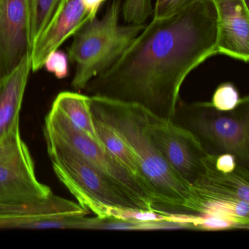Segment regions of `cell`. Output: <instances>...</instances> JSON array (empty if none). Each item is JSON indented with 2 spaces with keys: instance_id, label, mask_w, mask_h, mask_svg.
Here are the masks:
<instances>
[{
  "instance_id": "6da1fadb",
  "label": "cell",
  "mask_w": 249,
  "mask_h": 249,
  "mask_svg": "<svg viewBox=\"0 0 249 249\" xmlns=\"http://www.w3.org/2000/svg\"><path fill=\"white\" fill-rule=\"evenodd\" d=\"M218 55L215 13L198 0L166 18H153L108 69L89 82V96L138 105L172 119L188 75Z\"/></svg>"
},
{
  "instance_id": "7a4b0ae2",
  "label": "cell",
  "mask_w": 249,
  "mask_h": 249,
  "mask_svg": "<svg viewBox=\"0 0 249 249\" xmlns=\"http://www.w3.org/2000/svg\"><path fill=\"white\" fill-rule=\"evenodd\" d=\"M94 117L111 126L136 157L159 212L202 215L203 206L186 182L164 160L147 132L148 112L138 105L89 96Z\"/></svg>"
},
{
  "instance_id": "3957f363",
  "label": "cell",
  "mask_w": 249,
  "mask_h": 249,
  "mask_svg": "<svg viewBox=\"0 0 249 249\" xmlns=\"http://www.w3.org/2000/svg\"><path fill=\"white\" fill-rule=\"evenodd\" d=\"M122 5V0H112L101 18L89 20L73 35L68 58L75 65L74 89H85L91 79L110 68L145 27L120 24Z\"/></svg>"
},
{
  "instance_id": "277c9868",
  "label": "cell",
  "mask_w": 249,
  "mask_h": 249,
  "mask_svg": "<svg viewBox=\"0 0 249 249\" xmlns=\"http://www.w3.org/2000/svg\"><path fill=\"white\" fill-rule=\"evenodd\" d=\"M175 123L190 130L207 154H232L237 164L249 167V97L231 111H220L211 102L187 103L181 98L176 106Z\"/></svg>"
},
{
  "instance_id": "5b68a950",
  "label": "cell",
  "mask_w": 249,
  "mask_h": 249,
  "mask_svg": "<svg viewBox=\"0 0 249 249\" xmlns=\"http://www.w3.org/2000/svg\"><path fill=\"white\" fill-rule=\"evenodd\" d=\"M55 174L78 203L97 216L109 208L149 211L113 179L69 148L46 143Z\"/></svg>"
},
{
  "instance_id": "8992f818",
  "label": "cell",
  "mask_w": 249,
  "mask_h": 249,
  "mask_svg": "<svg viewBox=\"0 0 249 249\" xmlns=\"http://www.w3.org/2000/svg\"><path fill=\"white\" fill-rule=\"evenodd\" d=\"M53 195L51 188L37 179L34 161L20 132L0 141V204L31 205Z\"/></svg>"
},
{
  "instance_id": "52a82bcc",
  "label": "cell",
  "mask_w": 249,
  "mask_h": 249,
  "mask_svg": "<svg viewBox=\"0 0 249 249\" xmlns=\"http://www.w3.org/2000/svg\"><path fill=\"white\" fill-rule=\"evenodd\" d=\"M148 136L169 165L191 185L205 171L208 154L189 129L148 112Z\"/></svg>"
},
{
  "instance_id": "ba28073f",
  "label": "cell",
  "mask_w": 249,
  "mask_h": 249,
  "mask_svg": "<svg viewBox=\"0 0 249 249\" xmlns=\"http://www.w3.org/2000/svg\"><path fill=\"white\" fill-rule=\"evenodd\" d=\"M32 48L30 0H0V82Z\"/></svg>"
},
{
  "instance_id": "9c48e42d",
  "label": "cell",
  "mask_w": 249,
  "mask_h": 249,
  "mask_svg": "<svg viewBox=\"0 0 249 249\" xmlns=\"http://www.w3.org/2000/svg\"><path fill=\"white\" fill-rule=\"evenodd\" d=\"M216 22L218 55L248 63L249 11L247 0H209Z\"/></svg>"
},
{
  "instance_id": "30bf717a",
  "label": "cell",
  "mask_w": 249,
  "mask_h": 249,
  "mask_svg": "<svg viewBox=\"0 0 249 249\" xmlns=\"http://www.w3.org/2000/svg\"><path fill=\"white\" fill-rule=\"evenodd\" d=\"M89 20L81 0H62L56 14L32 48V71L43 68L52 52L58 50L71 36Z\"/></svg>"
},
{
  "instance_id": "8fae6325",
  "label": "cell",
  "mask_w": 249,
  "mask_h": 249,
  "mask_svg": "<svg viewBox=\"0 0 249 249\" xmlns=\"http://www.w3.org/2000/svg\"><path fill=\"white\" fill-rule=\"evenodd\" d=\"M215 157L208 154L205 171L191 185L202 206L215 201L249 202V168L237 164L231 173H221L214 165Z\"/></svg>"
},
{
  "instance_id": "7c38bea8",
  "label": "cell",
  "mask_w": 249,
  "mask_h": 249,
  "mask_svg": "<svg viewBox=\"0 0 249 249\" xmlns=\"http://www.w3.org/2000/svg\"><path fill=\"white\" fill-rule=\"evenodd\" d=\"M31 71L29 54L0 82V141L20 132V111Z\"/></svg>"
},
{
  "instance_id": "4fadbf2b",
  "label": "cell",
  "mask_w": 249,
  "mask_h": 249,
  "mask_svg": "<svg viewBox=\"0 0 249 249\" xmlns=\"http://www.w3.org/2000/svg\"><path fill=\"white\" fill-rule=\"evenodd\" d=\"M52 106L60 110L77 127L100 142L96 133L90 109L89 96L63 91L58 94Z\"/></svg>"
},
{
  "instance_id": "5bb4252c",
  "label": "cell",
  "mask_w": 249,
  "mask_h": 249,
  "mask_svg": "<svg viewBox=\"0 0 249 249\" xmlns=\"http://www.w3.org/2000/svg\"><path fill=\"white\" fill-rule=\"evenodd\" d=\"M92 117L96 133L102 145L120 161L129 171L148 185L142 177L139 163L131 148L111 126L94 116Z\"/></svg>"
},
{
  "instance_id": "9a60e30c",
  "label": "cell",
  "mask_w": 249,
  "mask_h": 249,
  "mask_svg": "<svg viewBox=\"0 0 249 249\" xmlns=\"http://www.w3.org/2000/svg\"><path fill=\"white\" fill-rule=\"evenodd\" d=\"M62 0H30L32 43L41 34L56 14Z\"/></svg>"
},
{
  "instance_id": "2e32d148",
  "label": "cell",
  "mask_w": 249,
  "mask_h": 249,
  "mask_svg": "<svg viewBox=\"0 0 249 249\" xmlns=\"http://www.w3.org/2000/svg\"><path fill=\"white\" fill-rule=\"evenodd\" d=\"M154 0H124L122 15L125 24H143L153 14Z\"/></svg>"
},
{
  "instance_id": "e0dca14e",
  "label": "cell",
  "mask_w": 249,
  "mask_h": 249,
  "mask_svg": "<svg viewBox=\"0 0 249 249\" xmlns=\"http://www.w3.org/2000/svg\"><path fill=\"white\" fill-rule=\"evenodd\" d=\"M238 90L231 82L220 84L214 91L211 104L220 111H231L243 101Z\"/></svg>"
},
{
  "instance_id": "ac0fdd59",
  "label": "cell",
  "mask_w": 249,
  "mask_h": 249,
  "mask_svg": "<svg viewBox=\"0 0 249 249\" xmlns=\"http://www.w3.org/2000/svg\"><path fill=\"white\" fill-rule=\"evenodd\" d=\"M196 226L198 230L208 231L231 229H249L231 218L214 215H198Z\"/></svg>"
},
{
  "instance_id": "d6986e66",
  "label": "cell",
  "mask_w": 249,
  "mask_h": 249,
  "mask_svg": "<svg viewBox=\"0 0 249 249\" xmlns=\"http://www.w3.org/2000/svg\"><path fill=\"white\" fill-rule=\"evenodd\" d=\"M153 18L171 17L186 9L198 0H154Z\"/></svg>"
},
{
  "instance_id": "ffe728a7",
  "label": "cell",
  "mask_w": 249,
  "mask_h": 249,
  "mask_svg": "<svg viewBox=\"0 0 249 249\" xmlns=\"http://www.w3.org/2000/svg\"><path fill=\"white\" fill-rule=\"evenodd\" d=\"M68 56L64 52L56 50L52 52L46 58L43 67L46 71L53 74L58 79L66 78L69 74Z\"/></svg>"
},
{
  "instance_id": "44dd1931",
  "label": "cell",
  "mask_w": 249,
  "mask_h": 249,
  "mask_svg": "<svg viewBox=\"0 0 249 249\" xmlns=\"http://www.w3.org/2000/svg\"><path fill=\"white\" fill-rule=\"evenodd\" d=\"M235 157L230 154H222L215 157L214 165L221 173H230L234 171L237 166Z\"/></svg>"
},
{
  "instance_id": "7402d4cb",
  "label": "cell",
  "mask_w": 249,
  "mask_h": 249,
  "mask_svg": "<svg viewBox=\"0 0 249 249\" xmlns=\"http://www.w3.org/2000/svg\"><path fill=\"white\" fill-rule=\"evenodd\" d=\"M86 11L88 14L89 20L97 17V13L104 0H81Z\"/></svg>"
},
{
  "instance_id": "603a6c76",
  "label": "cell",
  "mask_w": 249,
  "mask_h": 249,
  "mask_svg": "<svg viewBox=\"0 0 249 249\" xmlns=\"http://www.w3.org/2000/svg\"><path fill=\"white\" fill-rule=\"evenodd\" d=\"M106 0H104V2H106Z\"/></svg>"
}]
</instances>
